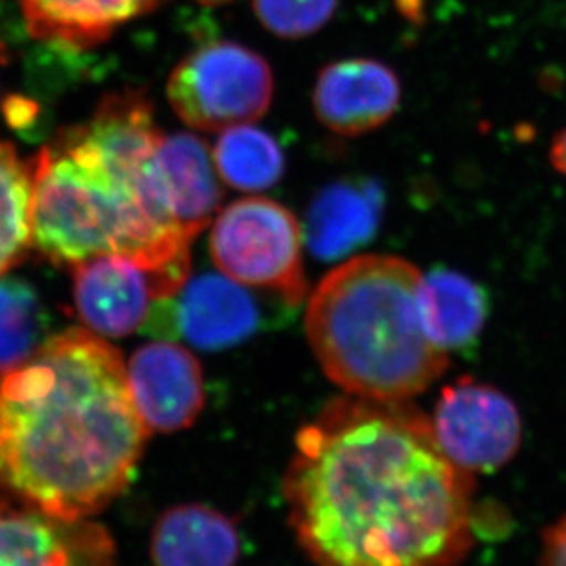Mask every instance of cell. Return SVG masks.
Wrapping results in <instances>:
<instances>
[{"label": "cell", "mask_w": 566, "mask_h": 566, "mask_svg": "<svg viewBox=\"0 0 566 566\" xmlns=\"http://www.w3.org/2000/svg\"><path fill=\"white\" fill-rule=\"evenodd\" d=\"M473 490L415 405L352 394L302 427L283 476L289 524L316 566H458Z\"/></svg>", "instance_id": "cell-1"}, {"label": "cell", "mask_w": 566, "mask_h": 566, "mask_svg": "<svg viewBox=\"0 0 566 566\" xmlns=\"http://www.w3.org/2000/svg\"><path fill=\"white\" fill-rule=\"evenodd\" d=\"M120 349L72 327L0 379V491L54 517L104 512L146 446Z\"/></svg>", "instance_id": "cell-2"}, {"label": "cell", "mask_w": 566, "mask_h": 566, "mask_svg": "<svg viewBox=\"0 0 566 566\" xmlns=\"http://www.w3.org/2000/svg\"><path fill=\"white\" fill-rule=\"evenodd\" d=\"M164 133L140 91L105 96L93 118L61 133L33 166V243L65 268L105 254L171 260L190 238L153 188Z\"/></svg>", "instance_id": "cell-3"}, {"label": "cell", "mask_w": 566, "mask_h": 566, "mask_svg": "<svg viewBox=\"0 0 566 566\" xmlns=\"http://www.w3.org/2000/svg\"><path fill=\"white\" fill-rule=\"evenodd\" d=\"M421 273L398 256H359L318 283L305 332L322 370L359 398L409 401L440 379L449 355L421 326Z\"/></svg>", "instance_id": "cell-4"}, {"label": "cell", "mask_w": 566, "mask_h": 566, "mask_svg": "<svg viewBox=\"0 0 566 566\" xmlns=\"http://www.w3.org/2000/svg\"><path fill=\"white\" fill-rule=\"evenodd\" d=\"M210 252L230 280L276 294L287 305L302 304L305 283L302 227L289 208L265 197H247L219 210Z\"/></svg>", "instance_id": "cell-5"}, {"label": "cell", "mask_w": 566, "mask_h": 566, "mask_svg": "<svg viewBox=\"0 0 566 566\" xmlns=\"http://www.w3.org/2000/svg\"><path fill=\"white\" fill-rule=\"evenodd\" d=\"M166 91L169 105L186 126L224 132L268 113L273 102V71L254 50L216 41L185 55Z\"/></svg>", "instance_id": "cell-6"}, {"label": "cell", "mask_w": 566, "mask_h": 566, "mask_svg": "<svg viewBox=\"0 0 566 566\" xmlns=\"http://www.w3.org/2000/svg\"><path fill=\"white\" fill-rule=\"evenodd\" d=\"M74 302L82 321L99 337H126L146 326L164 300L190 279V254L147 260L105 254L72 268Z\"/></svg>", "instance_id": "cell-7"}, {"label": "cell", "mask_w": 566, "mask_h": 566, "mask_svg": "<svg viewBox=\"0 0 566 566\" xmlns=\"http://www.w3.org/2000/svg\"><path fill=\"white\" fill-rule=\"evenodd\" d=\"M432 429L447 458L471 474L506 465L523 438V421L512 399L471 377L441 390Z\"/></svg>", "instance_id": "cell-8"}, {"label": "cell", "mask_w": 566, "mask_h": 566, "mask_svg": "<svg viewBox=\"0 0 566 566\" xmlns=\"http://www.w3.org/2000/svg\"><path fill=\"white\" fill-rule=\"evenodd\" d=\"M260 322V305L241 283L224 274H202L188 280L174 298L157 304L146 326L218 352L252 337Z\"/></svg>", "instance_id": "cell-9"}, {"label": "cell", "mask_w": 566, "mask_h": 566, "mask_svg": "<svg viewBox=\"0 0 566 566\" xmlns=\"http://www.w3.org/2000/svg\"><path fill=\"white\" fill-rule=\"evenodd\" d=\"M0 566H118L115 541L88 518L0 506Z\"/></svg>", "instance_id": "cell-10"}, {"label": "cell", "mask_w": 566, "mask_h": 566, "mask_svg": "<svg viewBox=\"0 0 566 566\" xmlns=\"http://www.w3.org/2000/svg\"><path fill=\"white\" fill-rule=\"evenodd\" d=\"M127 379L133 403L153 432H179L196 423L205 407V381L190 349L151 343L135 352Z\"/></svg>", "instance_id": "cell-11"}, {"label": "cell", "mask_w": 566, "mask_h": 566, "mask_svg": "<svg viewBox=\"0 0 566 566\" xmlns=\"http://www.w3.org/2000/svg\"><path fill=\"white\" fill-rule=\"evenodd\" d=\"M401 104V83L381 61L354 57L324 66L313 109L322 126L343 137H359L387 124Z\"/></svg>", "instance_id": "cell-12"}, {"label": "cell", "mask_w": 566, "mask_h": 566, "mask_svg": "<svg viewBox=\"0 0 566 566\" xmlns=\"http://www.w3.org/2000/svg\"><path fill=\"white\" fill-rule=\"evenodd\" d=\"M207 142L190 133L163 135L151 160L158 201L175 227L193 240L213 223L223 188Z\"/></svg>", "instance_id": "cell-13"}, {"label": "cell", "mask_w": 566, "mask_h": 566, "mask_svg": "<svg viewBox=\"0 0 566 566\" xmlns=\"http://www.w3.org/2000/svg\"><path fill=\"white\" fill-rule=\"evenodd\" d=\"M385 196L374 180H340L326 186L311 202L305 240L321 260L357 251L376 234Z\"/></svg>", "instance_id": "cell-14"}, {"label": "cell", "mask_w": 566, "mask_h": 566, "mask_svg": "<svg viewBox=\"0 0 566 566\" xmlns=\"http://www.w3.org/2000/svg\"><path fill=\"white\" fill-rule=\"evenodd\" d=\"M164 0H19L28 32L41 43L85 50Z\"/></svg>", "instance_id": "cell-15"}, {"label": "cell", "mask_w": 566, "mask_h": 566, "mask_svg": "<svg viewBox=\"0 0 566 566\" xmlns=\"http://www.w3.org/2000/svg\"><path fill=\"white\" fill-rule=\"evenodd\" d=\"M240 554L234 521L205 504L169 507L153 526L155 566H235Z\"/></svg>", "instance_id": "cell-16"}, {"label": "cell", "mask_w": 566, "mask_h": 566, "mask_svg": "<svg viewBox=\"0 0 566 566\" xmlns=\"http://www.w3.org/2000/svg\"><path fill=\"white\" fill-rule=\"evenodd\" d=\"M421 326L443 352L471 348L490 315V300L479 283L451 269L438 268L418 285Z\"/></svg>", "instance_id": "cell-17"}, {"label": "cell", "mask_w": 566, "mask_h": 566, "mask_svg": "<svg viewBox=\"0 0 566 566\" xmlns=\"http://www.w3.org/2000/svg\"><path fill=\"white\" fill-rule=\"evenodd\" d=\"M213 163L223 182L247 193L273 188L285 169L276 138L249 124L224 129L213 147Z\"/></svg>", "instance_id": "cell-18"}, {"label": "cell", "mask_w": 566, "mask_h": 566, "mask_svg": "<svg viewBox=\"0 0 566 566\" xmlns=\"http://www.w3.org/2000/svg\"><path fill=\"white\" fill-rule=\"evenodd\" d=\"M33 241V168L0 142V276L21 262Z\"/></svg>", "instance_id": "cell-19"}, {"label": "cell", "mask_w": 566, "mask_h": 566, "mask_svg": "<svg viewBox=\"0 0 566 566\" xmlns=\"http://www.w3.org/2000/svg\"><path fill=\"white\" fill-rule=\"evenodd\" d=\"M43 307L27 282L0 279V376L24 365L41 346Z\"/></svg>", "instance_id": "cell-20"}, {"label": "cell", "mask_w": 566, "mask_h": 566, "mask_svg": "<svg viewBox=\"0 0 566 566\" xmlns=\"http://www.w3.org/2000/svg\"><path fill=\"white\" fill-rule=\"evenodd\" d=\"M338 0H254V13L269 32L302 39L332 21Z\"/></svg>", "instance_id": "cell-21"}, {"label": "cell", "mask_w": 566, "mask_h": 566, "mask_svg": "<svg viewBox=\"0 0 566 566\" xmlns=\"http://www.w3.org/2000/svg\"><path fill=\"white\" fill-rule=\"evenodd\" d=\"M543 566H566V515L545 534Z\"/></svg>", "instance_id": "cell-22"}, {"label": "cell", "mask_w": 566, "mask_h": 566, "mask_svg": "<svg viewBox=\"0 0 566 566\" xmlns=\"http://www.w3.org/2000/svg\"><path fill=\"white\" fill-rule=\"evenodd\" d=\"M551 160L552 166L566 177V127L552 140Z\"/></svg>", "instance_id": "cell-23"}, {"label": "cell", "mask_w": 566, "mask_h": 566, "mask_svg": "<svg viewBox=\"0 0 566 566\" xmlns=\"http://www.w3.org/2000/svg\"><path fill=\"white\" fill-rule=\"evenodd\" d=\"M197 2H201L205 6H218L224 4V2H230V0H197Z\"/></svg>", "instance_id": "cell-24"}]
</instances>
